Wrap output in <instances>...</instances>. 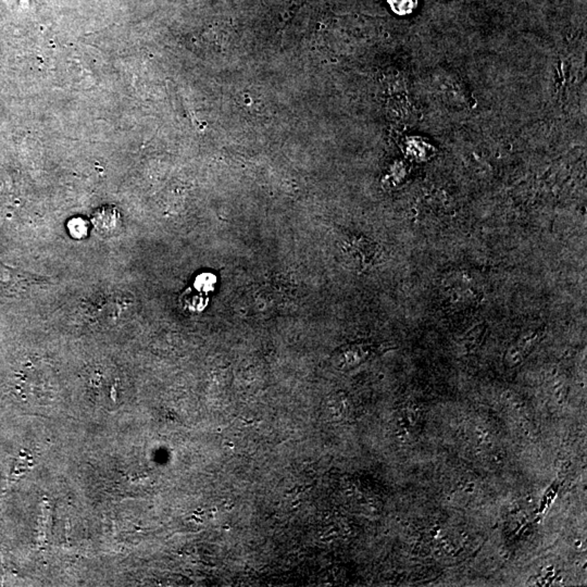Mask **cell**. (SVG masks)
Listing matches in <instances>:
<instances>
[{
  "label": "cell",
  "instance_id": "obj_1",
  "mask_svg": "<svg viewBox=\"0 0 587 587\" xmlns=\"http://www.w3.org/2000/svg\"><path fill=\"white\" fill-rule=\"evenodd\" d=\"M388 5L396 15H411L418 8L419 0H388Z\"/></svg>",
  "mask_w": 587,
  "mask_h": 587
}]
</instances>
